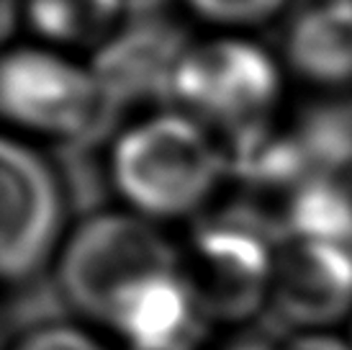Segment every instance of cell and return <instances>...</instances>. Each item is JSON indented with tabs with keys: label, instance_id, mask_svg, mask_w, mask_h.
Returning <instances> with one entry per match:
<instances>
[{
	"label": "cell",
	"instance_id": "obj_11",
	"mask_svg": "<svg viewBox=\"0 0 352 350\" xmlns=\"http://www.w3.org/2000/svg\"><path fill=\"white\" fill-rule=\"evenodd\" d=\"M126 0H21L29 29L59 49H100L126 21Z\"/></svg>",
	"mask_w": 352,
	"mask_h": 350
},
{
	"label": "cell",
	"instance_id": "obj_18",
	"mask_svg": "<svg viewBox=\"0 0 352 350\" xmlns=\"http://www.w3.org/2000/svg\"><path fill=\"white\" fill-rule=\"evenodd\" d=\"M340 178V183H342V191H344V198H347V206H350V216H352V165L344 167L337 173Z\"/></svg>",
	"mask_w": 352,
	"mask_h": 350
},
{
	"label": "cell",
	"instance_id": "obj_16",
	"mask_svg": "<svg viewBox=\"0 0 352 350\" xmlns=\"http://www.w3.org/2000/svg\"><path fill=\"white\" fill-rule=\"evenodd\" d=\"M224 350H280V345L263 332H245V335L234 338L229 345H224Z\"/></svg>",
	"mask_w": 352,
	"mask_h": 350
},
{
	"label": "cell",
	"instance_id": "obj_4",
	"mask_svg": "<svg viewBox=\"0 0 352 350\" xmlns=\"http://www.w3.org/2000/svg\"><path fill=\"white\" fill-rule=\"evenodd\" d=\"M170 268H180V255L155 222L134 212H98L65 240L57 283L72 309L106 325L121 294Z\"/></svg>",
	"mask_w": 352,
	"mask_h": 350
},
{
	"label": "cell",
	"instance_id": "obj_13",
	"mask_svg": "<svg viewBox=\"0 0 352 350\" xmlns=\"http://www.w3.org/2000/svg\"><path fill=\"white\" fill-rule=\"evenodd\" d=\"M190 13L216 26H260L283 13L288 0H183Z\"/></svg>",
	"mask_w": 352,
	"mask_h": 350
},
{
	"label": "cell",
	"instance_id": "obj_15",
	"mask_svg": "<svg viewBox=\"0 0 352 350\" xmlns=\"http://www.w3.org/2000/svg\"><path fill=\"white\" fill-rule=\"evenodd\" d=\"M280 350H352V342L329 335V332H298L291 340H285Z\"/></svg>",
	"mask_w": 352,
	"mask_h": 350
},
{
	"label": "cell",
	"instance_id": "obj_5",
	"mask_svg": "<svg viewBox=\"0 0 352 350\" xmlns=\"http://www.w3.org/2000/svg\"><path fill=\"white\" fill-rule=\"evenodd\" d=\"M273 268V237L232 212L196 227L180 265L206 317L221 325L250 322L270 307Z\"/></svg>",
	"mask_w": 352,
	"mask_h": 350
},
{
	"label": "cell",
	"instance_id": "obj_7",
	"mask_svg": "<svg viewBox=\"0 0 352 350\" xmlns=\"http://www.w3.org/2000/svg\"><path fill=\"white\" fill-rule=\"evenodd\" d=\"M270 309L301 332H324L352 314V245L285 237L275 245Z\"/></svg>",
	"mask_w": 352,
	"mask_h": 350
},
{
	"label": "cell",
	"instance_id": "obj_8",
	"mask_svg": "<svg viewBox=\"0 0 352 350\" xmlns=\"http://www.w3.org/2000/svg\"><path fill=\"white\" fill-rule=\"evenodd\" d=\"M190 47L183 31L155 8H139L100 49H96L93 72L98 75L116 111L165 101L170 103L173 75L183 52Z\"/></svg>",
	"mask_w": 352,
	"mask_h": 350
},
{
	"label": "cell",
	"instance_id": "obj_17",
	"mask_svg": "<svg viewBox=\"0 0 352 350\" xmlns=\"http://www.w3.org/2000/svg\"><path fill=\"white\" fill-rule=\"evenodd\" d=\"M0 23H3V39L8 41L13 37V29L21 19V0H3V13H0Z\"/></svg>",
	"mask_w": 352,
	"mask_h": 350
},
{
	"label": "cell",
	"instance_id": "obj_10",
	"mask_svg": "<svg viewBox=\"0 0 352 350\" xmlns=\"http://www.w3.org/2000/svg\"><path fill=\"white\" fill-rule=\"evenodd\" d=\"M285 62L316 88L352 85V0H316L291 21Z\"/></svg>",
	"mask_w": 352,
	"mask_h": 350
},
{
	"label": "cell",
	"instance_id": "obj_9",
	"mask_svg": "<svg viewBox=\"0 0 352 350\" xmlns=\"http://www.w3.org/2000/svg\"><path fill=\"white\" fill-rule=\"evenodd\" d=\"M208 322L186 273L170 268L121 294L106 325L126 350H198Z\"/></svg>",
	"mask_w": 352,
	"mask_h": 350
},
{
	"label": "cell",
	"instance_id": "obj_1",
	"mask_svg": "<svg viewBox=\"0 0 352 350\" xmlns=\"http://www.w3.org/2000/svg\"><path fill=\"white\" fill-rule=\"evenodd\" d=\"M229 173L226 152L204 124L162 111L126 127L108 157V181L129 212L149 222L196 214Z\"/></svg>",
	"mask_w": 352,
	"mask_h": 350
},
{
	"label": "cell",
	"instance_id": "obj_14",
	"mask_svg": "<svg viewBox=\"0 0 352 350\" xmlns=\"http://www.w3.org/2000/svg\"><path fill=\"white\" fill-rule=\"evenodd\" d=\"M8 350H106L93 332L67 322H41L23 330Z\"/></svg>",
	"mask_w": 352,
	"mask_h": 350
},
{
	"label": "cell",
	"instance_id": "obj_6",
	"mask_svg": "<svg viewBox=\"0 0 352 350\" xmlns=\"http://www.w3.org/2000/svg\"><path fill=\"white\" fill-rule=\"evenodd\" d=\"M0 271L10 286L36 278L65 245V183L36 147L3 139L0 147Z\"/></svg>",
	"mask_w": 352,
	"mask_h": 350
},
{
	"label": "cell",
	"instance_id": "obj_20",
	"mask_svg": "<svg viewBox=\"0 0 352 350\" xmlns=\"http://www.w3.org/2000/svg\"><path fill=\"white\" fill-rule=\"evenodd\" d=\"M350 342H352V340H350Z\"/></svg>",
	"mask_w": 352,
	"mask_h": 350
},
{
	"label": "cell",
	"instance_id": "obj_19",
	"mask_svg": "<svg viewBox=\"0 0 352 350\" xmlns=\"http://www.w3.org/2000/svg\"><path fill=\"white\" fill-rule=\"evenodd\" d=\"M129 3V8H134V10H139V8H155L157 6V0H126Z\"/></svg>",
	"mask_w": 352,
	"mask_h": 350
},
{
	"label": "cell",
	"instance_id": "obj_12",
	"mask_svg": "<svg viewBox=\"0 0 352 350\" xmlns=\"http://www.w3.org/2000/svg\"><path fill=\"white\" fill-rule=\"evenodd\" d=\"M296 136L316 173H340L352 165V103H327L311 108Z\"/></svg>",
	"mask_w": 352,
	"mask_h": 350
},
{
	"label": "cell",
	"instance_id": "obj_3",
	"mask_svg": "<svg viewBox=\"0 0 352 350\" xmlns=\"http://www.w3.org/2000/svg\"><path fill=\"white\" fill-rule=\"evenodd\" d=\"M0 106L10 127L59 147H88L118 111L93 68L54 47H16L3 59Z\"/></svg>",
	"mask_w": 352,
	"mask_h": 350
},
{
	"label": "cell",
	"instance_id": "obj_2",
	"mask_svg": "<svg viewBox=\"0 0 352 350\" xmlns=\"http://www.w3.org/2000/svg\"><path fill=\"white\" fill-rule=\"evenodd\" d=\"M280 68L260 44L219 37L190 44L177 62L170 103L226 147L270 127L280 101Z\"/></svg>",
	"mask_w": 352,
	"mask_h": 350
}]
</instances>
